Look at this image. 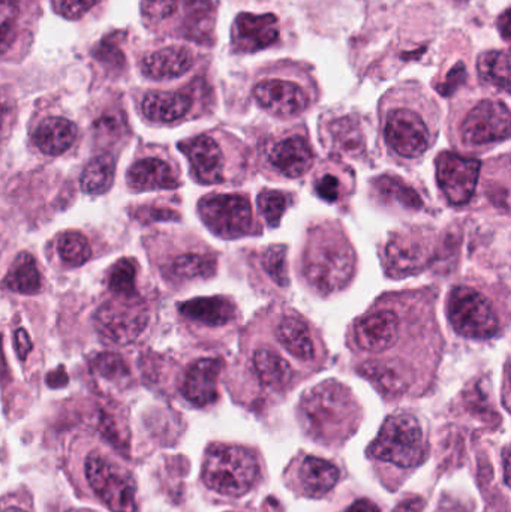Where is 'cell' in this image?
Here are the masks:
<instances>
[{"instance_id": "obj_1", "label": "cell", "mask_w": 511, "mask_h": 512, "mask_svg": "<svg viewBox=\"0 0 511 512\" xmlns=\"http://www.w3.org/2000/svg\"><path fill=\"white\" fill-rule=\"evenodd\" d=\"M258 477L260 463L252 451L236 445H213L207 451L203 480L213 492L239 498L257 484Z\"/></svg>"}, {"instance_id": "obj_2", "label": "cell", "mask_w": 511, "mask_h": 512, "mask_svg": "<svg viewBox=\"0 0 511 512\" xmlns=\"http://www.w3.org/2000/svg\"><path fill=\"white\" fill-rule=\"evenodd\" d=\"M356 402L350 390L336 381H327L306 393L302 414L309 432L318 439L338 438L351 429L356 417Z\"/></svg>"}, {"instance_id": "obj_3", "label": "cell", "mask_w": 511, "mask_h": 512, "mask_svg": "<svg viewBox=\"0 0 511 512\" xmlns=\"http://www.w3.org/2000/svg\"><path fill=\"white\" fill-rule=\"evenodd\" d=\"M354 271L356 254L341 237H323L306 251V277L323 294L341 291L353 279Z\"/></svg>"}, {"instance_id": "obj_4", "label": "cell", "mask_w": 511, "mask_h": 512, "mask_svg": "<svg viewBox=\"0 0 511 512\" xmlns=\"http://www.w3.org/2000/svg\"><path fill=\"white\" fill-rule=\"evenodd\" d=\"M369 453L375 459L399 468L419 465L425 456L422 426L413 415H392L381 427L380 435L371 445Z\"/></svg>"}, {"instance_id": "obj_5", "label": "cell", "mask_w": 511, "mask_h": 512, "mask_svg": "<svg viewBox=\"0 0 511 512\" xmlns=\"http://www.w3.org/2000/svg\"><path fill=\"white\" fill-rule=\"evenodd\" d=\"M87 483L111 512H137V484L131 472L99 453L86 460Z\"/></svg>"}, {"instance_id": "obj_6", "label": "cell", "mask_w": 511, "mask_h": 512, "mask_svg": "<svg viewBox=\"0 0 511 512\" xmlns=\"http://www.w3.org/2000/svg\"><path fill=\"white\" fill-rule=\"evenodd\" d=\"M449 316L455 330L470 339H489L497 334L498 316L491 301L476 289L461 286L449 298Z\"/></svg>"}, {"instance_id": "obj_7", "label": "cell", "mask_w": 511, "mask_h": 512, "mask_svg": "<svg viewBox=\"0 0 511 512\" xmlns=\"http://www.w3.org/2000/svg\"><path fill=\"white\" fill-rule=\"evenodd\" d=\"M95 322L104 339L126 345L134 342L146 328V306L138 297H117L96 312Z\"/></svg>"}, {"instance_id": "obj_8", "label": "cell", "mask_w": 511, "mask_h": 512, "mask_svg": "<svg viewBox=\"0 0 511 512\" xmlns=\"http://www.w3.org/2000/svg\"><path fill=\"white\" fill-rule=\"evenodd\" d=\"M198 212L207 228L225 239L245 236L252 228L251 204L242 195H209Z\"/></svg>"}, {"instance_id": "obj_9", "label": "cell", "mask_w": 511, "mask_h": 512, "mask_svg": "<svg viewBox=\"0 0 511 512\" xmlns=\"http://www.w3.org/2000/svg\"><path fill=\"white\" fill-rule=\"evenodd\" d=\"M387 144L402 158H420L431 144L425 119L413 108H393L386 119Z\"/></svg>"}, {"instance_id": "obj_10", "label": "cell", "mask_w": 511, "mask_h": 512, "mask_svg": "<svg viewBox=\"0 0 511 512\" xmlns=\"http://www.w3.org/2000/svg\"><path fill=\"white\" fill-rule=\"evenodd\" d=\"M461 134L464 143L473 147L506 140L510 135L509 108L503 102H480L465 117Z\"/></svg>"}, {"instance_id": "obj_11", "label": "cell", "mask_w": 511, "mask_h": 512, "mask_svg": "<svg viewBox=\"0 0 511 512\" xmlns=\"http://www.w3.org/2000/svg\"><path fill=\"white\" fill-rule=\"evenodd\" d=\"M480 162L446 152L437 159V179L450 203L467 204L476 191Z\"/></svg>"}, {"instance_id": "obj_12", "label": "cell", "mask_w": 511, "mask_h": 512, "mask_svg": "<svg viewBox=\"0 0 511 512\" xmlns=\"http://www.w3.org/2000/svg\"><path fill=\"white\" fill-rule=\"evenodd\" d=\"M254 96L264 110L278 117L299 116L309 105L308 93L299 84L279 78L260 81Z\"/></svg>"}, {"instance_id": "obj_13", "label": "cell", "mask_w": 511, "mask_h": 512, "mask_svg": "<svg viewBox=\"0 0 511 512\" xmlns=\"http://www.w3.org/2000/svg\"><path fill=\"white\" fill-rule=\"evenodd\" d=\"M279 39V21L273 14H240L234 21L233 45L239 53H255Z\"/></svg>"}, {"instance_id": "obj_14", "label": "cell", "mask_w": 511, "mask_h": 512, "mask_svg": "<svg viewBox=\"0 0 511 512\" xmlns=\"http://www.w3.org/2000/svg\"><path fill=\"white\" fill-rule=\"evenodd\" d=\"M399 337V319L390 310H378L363 316L354 327V340L362 351L386 352Z\"/></svg>"}, {"instance_id": "obj_15", "label": "cell", "mask_w": 511, "mask_h": 512, "mask_svg": "<svg viewBox=\"0 0 511 512\" xmlns=\"http://www.w3.org/2000/svg\"><path fill=\"white\" fill-rule=\"evenodd\" d=\"M180 150L191 162L192 174L204 185H213L224 180V155L221 147L207 135L191 138L179 144Z\"/></svg>"}, {"instance_id": "obj_16", "label": "cell", "mask_w": 511, "mask_h": 512, "mask_svg": "<svg viewBox=\"0 0 511 512\" xmlns=\"http://www.w3.org/2000/svg\"><path fill=\"white\" fill-rule=\"evenodd\" d=\"M222 361L204 358L192 364L183 382V396L195 406H207L218 397V376Z\"/></svg>"}, {"instance_id": "obj_17", "label": "cell", "mask_w": 511, "mask_h": 512, "mask_svg": "<svg viewBox=\"0 0 511 512\" xmlns=\"http://www.w3.org/2000/svg\"><path fill=\"white\" fill-rule=\"evenodd\" d=\"M270 161L284 176L296 179L308 173L314 162V153L305 138L290 137L273 146Z\"/></svg>"}, {"instance_id": "obj_18", "label": "cell", "mask_w": 511, "mask_h": 512, "mask_svg": "<svg viewBox=\"0 0 511 512\" xmlns=\"http://www.w3.org/2000/svg\"><path fill=\"white\" fill-rule=\"evenodd\" d=\"M129 188L134 191H159V189L179 188L180 182L174 174L173 168L161 159H143L129 168Z\"/></svg>"}, {"instance_id": "obj_19", "label": "cell", "mask_w": 511, "mask_h": 512, "mask_svg": "<svg viewBox=\"0 0 511 512\" xmlns=\"http://www.w3.org/2000/svg\"><path fill=\"white\" fill-rule=\"evenodd\" d=\"M341 472L333 463L318 457H306L297 472L300 487L309 498H323L335 489Z\"/></svg>"}, {"instance_id": "obj_20", "label": "cell", "mask_w": 511, "mask_h": 512, "mask_svg": "<svg viewBox=\"0 0 511 512\" xmlns=\"http://www.w3.org/2000/svg\"><path fill=\"white\" fill-rule=\"evenodd\" d=\"M194 65L191 51L182 47H167L144 57L143 71L155 80H170L186 74Z\"/></svg>"}, {"instance_id": "obj_21", "label": "cell", "mask_w": 511, "mask_h": 512, "mask_svg": "<svg viewBox=\"0 0 511 512\" xmlns=\"http://www.w3.org/2000/svg\"><path fill=\"white\" fill-rule=\"evenodd\" d=\"M387 264L390 274L395 277L408 276L428 265L429 254L426 246L407 239L396 237L386 249Z\"/></svg>"}, {"instance_id": "obj_22", "label": "cell", "mask_w": 511, "mask_h": 512, "mask_svg": "<svg viewBox=\"0 0 511 512\" xmlns=\"http://www.w3.org/2000/svg\"><path fill=\"white\" fill-rule=\"evenodd\" d=\"M77 138L74 123L63 117H50L42 120L33 134V143L45 155L59 156L68 152Z\"/></svg>"}, {"instance_id": "obj_23", "label": "cell", "mask_w": 511, "mask_h": 512, "mask_svg": "<svg viewBox=\"0 0 511 512\" xmlns=\"http://www.w3.org/2000/svg\"><path fill=\"white\" fill-rule=\"evenodd\" d=\"M179 310L186 318L210 327H222L236 318L233 303L222 297L195 298L180 304Z\"/></svg>"}, {"instance_id": "obj_24", "label": "cell", "mask_w": 511, "mask_h": 512, "mask_svg": "<svg viewBox=\"0 0 511 512\" xmlns=\"http://www.w3.org/2000/svg\"><path fill=\"white\" fill-rule=\"evenodd\" d=\"M192 99L182 92H152L144 98L143 113L152 122L171 123L186 116Z\"/></svg>"}, {"instance_id": "obj_25", "label": "cell", "mask_w": 511, "mask_h": 512, "mask_svg": "<svg viewBox=\"0 0 511 512\" xmlns=\"http://www.w3.org/2000/svg\"><path fill=\"white\" fill-rule=\"evenodd\" d=\"M278 340L293 357L302 361H311L315 358L314 340L311 337L308 324L300 316L291 315L282 318L279 322Z\"/></svg>"}, {"instance_id": "obj_26", "label": "cell", "mask_w": 511, "mask_h": 512, "mask_svg": "<svg viewBox=\"0 0 511 512\" xmlns=\"http://www.w3.org/2000/svg\"><path fill=\"white\" fill-rule=\"evenodd\" d=\"M254 367L261 382L266 387L275 388V390L287 387L293 379V369L290 364L281 355L267 348H261L255 352Z\"/></svg>"}, {"instance_id": "obj_27", "label": "cell", "mask_w": 511, "mask_h": 512, "mask_svg": "<svg viewBox=\"0 0 511 512\" xmlns=\"http://www.w3.org/2000/svg\"><path fill=\"white\" fill-rule=\"evenodd\" d=\"M3 286L18 294H36L41 289V274L32 255L20 254L3 279Z\"/></svg>"}, {"instance_id": "obj_28", "label": "cell", "mask_w": 511, "mask_h": 512, "mask_svg": "<svg viewBox=\"0 0 511 512\" xmlns=\"http://www.w3.org/2000/svg\"><path fill=\"white\" fill-rule=\"evenodd\" d=\"M116 173V161L110 153L96 156L81 174V189L89 195H102L111 188Z\"/></svg>"}, {"instance_id": "obj_29", "label": "cell", "mask_w": 511, "mask_h": 512, "mask_svg": "<svg viewBox=\"0 0 511 512\" xmlns=\"http://www.w3.org/2000/svg\"><path fill=\"white\" fill-rule=\"evenodd\" d=\"M480 78L498 89L510 90V54L509 51H486L477 62Z\"/></svg>"}, {"instance_id": "obj_30", "label": "cell", "mask_w": 511, "mask_h": 512, "mask_svg": "<svg viewBox=\"0 0 511 512\" xmlns=\"http://www.w3.org/2000/svg\"><path fill=\"white\" fill-rule=\"evenodd\" d=\"M186 36L201 41L213 27V6L210 0H185Z\"/></svg>"}, {"instance_id": "obj_31", "label": "cell", "mask_w": 511, "mask_h": 512, "mask_svg": "<svg viewBox=\"0 0 511 512\" xmlns=\"http://www.w3.org/2000/svg\"><path fill=\"white\" fill-rule=\"evenodd\" d=\"M216 261L210 256L188 254L179 256L171 264V274L177 279H195V277L212 276L215 273Z\"/></svg>"}, {"instance_id": "obj_32", "label": "cell", "mask_w": 511, "mask_h": 512, "mask_svg": "<svg viewBox=\"0 0 511 512\" xmlns=\"http://www.w3.org/2000/svg\"><path fill=\"white\" fill-rule=\"evenodd\" d=\"M330 134H332L333 144L344 152L357 153L365 146L362 129L357 125L356 120L350 117L333 122L330 126Z\"/></svg>"}, {"instance_id": "obj_33", "label": "cell", "mask_w": 511, "mask_h": 512, "mask_svg": "<svg viewBox=\"0 0 511 512\" xmlns=\"http://www.w3.org/2000/svg\"><path fill=\"white\" fill-rule=\"evenodd\" d=\"M135 276H137V268H135L134 262H132L131 259H120V261L111 268L108 288H110L117 297H137Z\"/></svg>"}, {"instance_id": "obj_34", "label": "cell", "mask_w": 511, "mask_h": 512, "mask_svg": "<svg viewBox=\"0 0 511 512\" xmlns=\"http://www.w3.org/2000/svg\"><path fill=\"white\" fill-rule=\"evenodd\" d=\"M57 252L66 264L74 267L83 265L92 255L89 242L80 233L63 234L57 243Z\"/></svg>"}, {"instance_id": "obj_35", "label": "cell", "mask_w": 511, "mask_h": 512, "mask_svg": "<svg viewBox=\"0 0 511 512\" xmlns=\"http://www.w3.org/2000/svg\"><path fill=\"white\" fill-rule=\"evenodd\" d=\"M377 188L381 195L398 201L402 206L410 207V209L422 207L423 203L419 194L396 177H381L378 180Z\"/></svg>"}, {"instance_id": "obj_36", "label": "cell", "mask_w": 511, "mask_h": 512, "mask_svg": "<svg viewBox=\"0 0 511 512\" xmlns=\"http://www.w3.org/2000/svg\"><path fill=\"white\" fill-rule=\"evenodd\" d=\"M366 376L377 382L383 390L390 393H399L408 387L407 379L401 370L395 366H386V364H366Z\"/></svg>"}, {"instance_id": "obj_37", "label": "cell", "mask_w": 511, "mask_h": 512, "mask_svg": "<svg viewBox=\"0 0 511 512\" xmlns=\"http://www.w3.org/2000/svg\"><path fill=\"white\" fill-rule=\"evenodd\" d=\"M258 206L270 227H276L287 207V197L282 192L264 191L258 197Z\"/></svg>"}, {"instance_id": "obj_38", "label": "cell", "mask_w": 511, "mask_h": 512, "mask_svg": "<svg viewBox=\"0 0 511 512\" xmlns=\"http://www.w3.org/2000/svg\"><path fill=\"white\" fill-rule=\"evenodd\" d=\"M287 249L284 246H272L267 249L266 254L263 255V265L266 268L269 276L278 283L279 286L288 285L287 274Z\"/></svg>"}, {"instance_id": "obj_39", "label": "cell", "mask_w": 511, "mask_h": 512, "mask_svg": "<svg viewBox=\"0 0 511 512\" xmlns=\"http://www.w3.org/2000/svg\"><path fill=\"white\" fill-rule=\"evenodd\" d=\"M15 11L14 0H0V56L14 44Z\"/></svg>"}, {"instance_id": "obj_40", "label": "cell", "mask_w": 511, "mask_h": 512, "mask_svg": "<svg viewBox=\"0 0 511 512\" xmlns=\"http://www.w3.org/2000/svg\"><path fill=\"white\" fill-rule=\"evenodd\" d=\"M95 369L107 379L123 378L128 373L125 361L116 354H101L96 357Z\"/></svg>"}, {"instance_id": "obj_41", "label": "cell", "mask_w": 511, "mask_h": 512, "mask_svg": "<svg viewBox=\"0 0 511 512\" xmlns=\"http://www.w3.org/2000/svg\"><path fill=\"white\" fill-rule=\"evenodd\" d=\"M179 5V0H144L143 12L149 20L162 21L171 17Z\"/></svg>"}, {"instance_id": "obj_42", "label": "cell", "mask_w": 511, "mask_h": 512, "mask_svg": "<svg viewBox=\"0 0 511 512\" xmlns=\"http://www.w3.org/2000/svg\"><path fill=\"white\" fill-rule=\"evenodd\" d=\"M99 0H53L54 8L66 18H78L86 14Z\"/></svg>"}, {"instance_id": "obj_43", "label": "cell", "mask_w": 511, "mask_h": 512, "mask_svg": "<svg viewBox=\"0 0 511 512\" xmlns=\"http://www.w3.org/2000/svg\"><path fill=\"white\" fill-rule=\"evenodd\" d=\"M317 192L324 200L336 201L341 194V182L332 174H326L318 180Z\"/></svg>"}, {"instance_id": "obj_44", "label": "cell", "mask_w": 511, "mask_h": 512, "mask_svg": "<svg viewBox=\"0 0 511 512\" xmlns=\"http://www.w3.org/2000/svg\"><path fill=\"white\" fill-rule=\"evenodd\" d=\"M15 346H17L18 357L20 360H26L29 352L32 351V342H30L29 334L23 328L15 331Z\"/></svg>"}, {"instance_id": "obj_45", "label": "cell", "mask_w": 511, "mask_h": 512, "mask_svg": "<svg viewBox=\"0 0 511 512\" xmlns=\"http://www.w3.org/2000/svg\"><path fill=\"white\" fill-rule=\"evenodd\" d=\"M344 512H381L380 508L374 504V502L368 501V499H360V501L354 502L351 507H348Z\"/></svg>"}, {"instance_id": "obj_46", "label": "cell", "mask_w": 511, "mask_h": 512, "mask_svg": "<svg viewBox=\"0 0 511 512\" xmlns=\"http://www.w3.org/2000/svg\"><path fill=\"white\" fill-rule=\"evenodd\" d=\"M438 512H470L465 508L462 502L455 501V499H447V501L441 502V507Z\"/></svg>"}, {"instance_id": "obj_47", "label": "cell", "mask_w": 511, "mask_h": 512, "mask_svg": "<svg viewBox=\"0 0 511 512\" xmlns=\"http://www.w3.org/2000/svg\"><path fill=\"white\" fill-rule=\"evenodd\" d=\"M423 508V501L419 498L411 499V501L402 502L396 512H420Z\"/></svg>"}, {"instance_id": "obj_48", "label": "cell", "mask_w": 511, "mask_h": 512, "mask_svg": "<svg viewBox=\"0 0 511 512\" xmlns=\"http://www.w3.org/2000/svg\"><path fill=\"white\" fill-rule=\"evenodd\" d=\"M6 119H8V108L0 102V141L3 138V131H5Z\"/></svg>"}, {"instance_id": "obj_49", "label": "cell", "mask_w": 511, "mask_h": 512, "mask_svg": "<svg viewBox=\"0 0 511 512\" xmlns=\"http://www.w3.org/2000/svg\"><path fill=\"white\" fill-rule=\"evenodd\" d=\"M498 26L503 27V29H504L503 30V36H504V38L509 39V35H510V30H509V27H510V12L509 11L504 12L503 20H501V24H498Z\"/></svg>"}, {"instance_id": "obj_50", "label": "cell", "mask_w": 511, "mask_h": 512, "mask_svg": "<svg viewBox=\"0 0 511 512\" xmlns=\"http://www.w3.org/2000/svg\"><path fill=\"white\" fill-rule=\"evenodd\" d=\"M2 512H27V511L21 510V508L11 507V508H6V510H3Z\"/></svg>"}, {"instance_id": "obj_51", "label": "cell", "mask_w": 511, "mask_h": 512, "mask_svg": "<svg viewBox=\"0 0 511 512\" xmlns=\"http://www.w3.org/2000/svg\"><path fill=\"white\" fill-rule=\"evenodd\" d=\"M81 512H92V511H81Z\"/></svg>"}]
</instances>
